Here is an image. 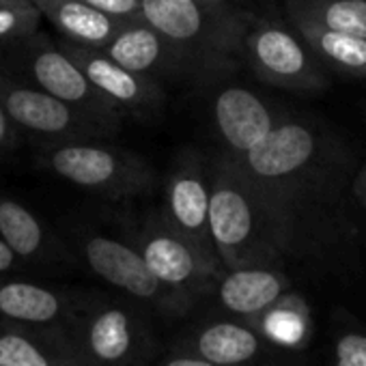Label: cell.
I'll return each instance as SVG.
<instances>
[{"mask_svg":"<svg viewBox=\"0 0 366 366\" xmlns=\"http://www.w3.org/2000/svg\"><path fill=\"white\" fill-rule=\"evenodd\" d=\"M106 56L125 69L155 82H216L220 80L203 61L174 46L142 20L125 22L102 48Z\"/></svg>","mask_w":366,"mask_h":366,"instance_id":"7c38bea8","label":"cell"},{"mask_svg":"<svg viewBox=\"0 0 366 366\" xmlns=\"http://www.w3.org/2000/svg\"><path fill=\"white\" fill-rule=\"evenodd\" d=\"M254 330H259L272 342L306 351L312 338V315L308 302L293 289L280 295L272 306H267L257 317L248 319Z\"/></svg>","mask_w":366,"mask_h":366,"instance_id":"44dd1931","label":"cell"},{"mask_svg":"<svg viewBox=\"0 0 366 366\" xmlns=\"http://www.w3.org/2000/svg\"><path fill=\"white\" fill-rule=\"evenodd\" d=\"M33 0H0V7H18V5H31Z\"/></svg>","mask_w":366,"mask_h":366,"instance_id":"4dcf8cb0","label":"cell"},{"mask_svg":"<svg viewBox=\"0 0 366 366\" xmlns=\"http://www.w3.org/2000/svg\"><path fill=\"white\" fill-rule=\"evenodd\" d=\"M351 194H353V203L357 205V209H360V214L364 216V222H366V159L357 166V170L353 174Z\"/></svg>","mask_w":366,"mask_h":366,"instance_id":"83f0119b","label":"cell"},{"mask_svg":"<svg viewBox=\"0 0 366 366\" xmlns=\"http://www.w3.org/2000/svg\"><path fill=\"white\" fill-rule=\"evenodd\" d=\"M174 351L205 357L218 366H310L306 351L280 347L235 317L201 323L174 345Z\"/></svg>","mask_w":366,"mask_h":366,"instance_id":"8fae6325","label":"cell"},{"mask_svg":"<svg viewBox=\"0 0 366 366\" xmlns=\"http://www.w3.org/2000/svg\"><path fill=\"white\" fill-rule=\"evenodd\" d=\"M153 366H218L205 357L192 355V353H183V351H172L170 355L162 357L159 362H155Z\"/></svg>","mask_w":366,"mask_h":366,"instance_id":"f1b7e54d","label":"cell"},{"mask_svg":"<svg viewBox=\"0 0 366 366\" xmlns=\"http://www.w3.org/2000/svg\"><path fill=\"white\" fill-rule=\"evenodd\" d=\"M325 366H366V325L347 308H334L330 315Z\"/></svg>","mask_w":366,"mask_h":366,"instance_id":"cb8c5ba5","label":"cell"},{"mask_svg":"<svg viewBox=\"0 0 366 366\" xmlns=\"http://www.w3.org/2000/svg\"><path fill=\"white\" fill-rule=\"evenodd\" d=\"M321 65L351 78H366V37L321 26L306 18H289Z\"/></svg>","mask_w":366,"mask_h":366,"instance_id":"ffe728a7","label":"cell"},{"mask_svg":"<svg viewBox=\"0 0 366 366\" xmlns=\"http://www.w3.org/2000/svg\"><path fill=\"white\" fill-rule=\"evenodd\" d=\"M209 188L212 172L205 155L197 149H183L168 170L162 218L205 257L220 261L209 233Z\"/></svg>","mask_w":366,"mask_h":366,"instance_id":"4fadbf2b","label":"cell"},{"mask_svg":"<svg viewBox=\"0 0 366 366\" xmlns=\"http://www.w3.org/2000/svg\"><path fill=\"white\" fill-rule=\"evenodd\" d=\"M41 166L89 194L112 201L144 197L155 186V172L147 159L99 140L46 144Z\"/></svg>","mask_w":366,"mask_h":366,"instance_id":"277c9868","label":"cell"},{"mask_svg":"<svg viewBox=\"0 0 366 366\" xmlns=\"http://www.w3.org/2000/svg\"><path fill=\"white\" fill-rule=\"evenodd\" d=\"M78 248L93 274H97L104 282L117 287L132 300L151 306L159 315L181 317L197 302L162 285L129 242L99 233H84Z\"/></svg>","mask_w":366,"mask_h":366,"instance_id":"9c48e42d","label":"cell"},{"mask_svg":"<svg viewBox=\"0 0 366 366\" xmlns=\"http://www.w3.org/2000/svg\"><path fill=\"white\" fill-rule=\"evenodd\" d=\"M291 289V280L280 269V265H248L224 269L214 287L222 310L242 321L257 317Z\"/></svg>","mask_w":366,"mask_h":366,"instance_id":"ac0fdd59","label":"cell"},{"mask_svg":"<svg viewBox=\"0 0 366 366\" xmlns=\"http://www.w3.org/2000/svg\"><path fill=\"white\" fill-rule=\"evenodd\" d=\"M140 20L222 80L242 56V35L250 18L229 0H140Z\"/></svg>","mask_w":366,"mask_h":366,"instance_id":"3957f363","label":"cell"},{"mask_svg":"<svg viewBox=\"0 0 366 366\" xmlns=\"http://www.w3.org/2000/svg\"><path fill=\"white\" fill-rule=\"evenodd\" d=\"M61 48L80 65L97 93L123 117H151L164 106V89L159 82L125 69L102 50L69 41H63Z\"/></svg>","mask_w":366,"mask_h":366,"instance_id":"5bb4252c","label":"cell"},{"mask_svg":"<svg viewBox=\"0 0 366 366\" xmlns=\"http://www.w3.org/2000/svg\"><path fill=\"white\" fill-rule=\"evenodd\" d=\"M129 244L140 252L147 267L162 285L192 300L212 293L224 272L220 261L205 257L190 239L174 231L162 214L149 216L138 224Z\"/></svg>","mask_w":366,"mask_h":366,"instance_id":"ba28073f","label":"cell"},{"mask_svg":"<svg viewBox=\"0 0 366 366\" xmlns=\"http://www.w3.org/2000/svg\"><path fill=\"white\" fill-rule=\"evenodd\" d=\"M289 18H306L321 26L366 37V0H289Z\"/></svg>","mask_w":366,"mask_h":366,"instance_id":"603a6c76","label":"cell"},{"mask_svg":"<svg viewBox=\"0 0 366 366\" xmlns=\"http://www.w3.org/2000/svg\"><path fill=\"white\" fill-rule=\"evenodd\" d=\"M16 142H18V127L14 125L3 102H0V153L14 149Z\"/></svg>","mask_w":366,"mask_h":366,"instance_id":"4316f807","label":"cell"},{"mask_svg":"<svg viewBox=\"0 0 366 366\" xmlns=\"http://www.w3.org/2000/svg\"><path fill=\"white\" fill-rule=\"evenodd\" d=\"M209 172V233L224 269L280 265L287 252L278 229L239 164L220 153Z\"/></svg>","mask_w":366,"mask_h":366,"instance_id":"7a4b0ae2","label":"cell"},{"mask_svg":"<svg viewBox=\"0 0 366 366\" xmlns=\"http://www.w3.org/2000/svg\"><path fill=\"white\" fill-rule=\"evenodd\" d=\"M20 265V259L14 254V250L5 244V239L0 237V276L16 272Z\"/></svg>","mask_w":366,"mask_h":366,"instance_id":"f546056e","label":"cell"},{"mask_svg":"<svg viewBox=\"0 0 366 366\" xmlns=\"http://www.w3.org/2000/svg\"><path fill=\"white\" fill-rule=\"evenodd\" d=\"M67 332L86 366H149L155 360L149 325L123 304H86Z\"/></svg>","mask_w":366,"mask_h":366,"instance_id":"8992f818","label":"cell"},{"mask_svg":"<svg viewBox=\"0 0 366 366\" xmlns=\"http://www.w3.org/2000/svg\"><path fill=\"white\" fill-rule=\"evenodd\" d=\"M84 3L119 22L140 20V0H84Z\"/></svg>","mask_w":366,"mask_h":366,"instance_id":"484cf974","label":"cell"},{"mask_svg":"<svg viewBox=\"0 0 366 366\" xmlns=\"http://www.w3.org/2000/svg\"><path fill=\"white\" fill-rule=\"evenodd\" d=\"M0 102L14 125L44 144L99 140L114 129L0 67Z\"/></svg>","mask_w":366,"mask_h":366,"instance_id":"30bf717a","label":"cell"},{"mask_svg":"<svg viewBox=\"0 0 366 366\" xmlns=\"http://www.w3.org/2000/svg\"><path fill=\"white\" fill-rule=\"evenodd\" d=\"M212 119L224 153L242 157L280 123L282 114L252 89L231 84L216 93Z\"/></svg>","mask_w":366,"mask_h":366,"instance_id":"9a60e30c","label":"cell"},{"mask_svg":"<svg viewBox=\"0 0 366 366\" xmlns=\"http://www.w3.org/2000/svg\"><path fill=\"white\" fill-rule=\"evenodd\" d=\"M86 302L59 289L0 276V323L69 327Z\"/></svg>","mask_w":366,"mask_h":366,"instance_id":"2e32d148","label":"cell"},{"mask_svg":"<svg viewBox=\"0 0 366 366\" xmlns=\"http://www.w3.org/2000/svg\"><path fill=\"white\" fill-rule=\"evenodd\" d=\"M33 5L65 41L84 48L102 50L125 24L93 9L84 0H33Z\"/></svg>","mask_w":366,"mask_h":366,"instance_id":"d6986e66","label":"cell"},{"mask_svg":"<svg viewBox=\"0 0 366 366\" xmlns=\"http://www.w3.org/2000/svg\"><path fill=\"white\" fill-rule=\"evenodd\" d=\"M0 237L20 261L54 257V246L44 222L24 203L5 194H0Z\"/></svg>","mask_w":366,"mask_h":366,"instance_id":"7402d4cb","label":"cell"},{"mask_svg":"<svg viewBox=\"0 0 366 366\" xmlns=\"http://www.w3.org/2000/svg\"><path fill=\"white\" fill-rule=\"evenodd\" d=\"M3 69L74 106L76 110L104 123L110 129H117L125 119L97 93L80 65L61 46L48 39L33 35L20 44L9 46L7 65Z\"/></svg>","mask_w":366,"mask_h":366,"instance_id":"5b68a950","label":"cell"},{"mask_svg":"<svg viewBox=\"0 0 366 366\" xmlns=\"http://www.w3.org/2000/svg\"><path fill=\"white\" fill-rule=\"evenodd\" d=\"M265 203L287 259H325L349 242L353 153L319 123L282 117L248 153L233 157Z\"/></svg>","mask_w":366,"mask_h":366,"instance_id":"6da1fadb","label":"cell"},{"mask_svg":"<svg viewBox=\"0 0 366 366\" xmlns=\"http://www.w3.org/2000/svg\"><path fill=\"white\" fill-rule=\"evenodd\" d=\"M39 9L31 5L0 7V46H14L33 37L41 22Z\"/></svg>","mask_w":366,"mask_h":366,"instance_id":"d4e9b609","label":"cell"},{"mask_svg":"<svg viewBox=\"0 0 366 366\" xmlns=\"http://www.w3.org/2000/svg\"><path fill=\"white\" fill-rule=\"evenodd\" d=\"M242 56L261 80L285 91L317 93L327 86L323 65L293 26L248 20L242 35Z\"/></svg>","mask_w":366,"mask_h":366,"instance_id":"52a82bcc","label":"cell"},{"mask_svg":"<svg viewBox=\"0 0 366 366\" xmlns=\"http://www.w3.org/2000/svg\"><path fill=\"white\" fill-rule=\"evenodd\" d=\"M0 366H86L67 327L0 323Z\"/></svg>","mask_w":366,"mask_h":366,"instance_id":"e0dca14e","label":"cell"}]
</instances>
